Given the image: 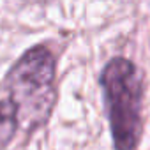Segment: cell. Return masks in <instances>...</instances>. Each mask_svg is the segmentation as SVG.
<instances>
[{
	"label": "cell",
	"mask_w": 150,
	"mask_h": 150,
	"mask_svg": "<svg viewBox=\"0 0 150 150\" xmlns=\"http://www.w3.org/2000/svg\"><path fill=\"white\" fill-rule=\"evenodd\" d=\"M55 57L46 46L25 51L4 80L7 101L13 104L18 125L34 131L46 124L57 103Z\"/></svg>",
	"instance_id": "obj_1"
},
{
	"label": "cell",
	"mask_w": 150,
	"mask_h": 150,
	"mask_svg": "<svg viewBox=\"0 0 150 150\" xmlns=\"http://www.w3.org/2000/svg\"><path fill=\"white\" fill-rule=\"evenodd\" d=\"M99 83L104 94L115 150H136L143 129V81L138 67L124 57H115L104 65Z\"/></svg>",
	"instance_id": "obj_2"
},
{
	"label": "cell",
	"mask_w": 150,
	"mask_h": 150,
	"mask_svg": "<svg viewBox=\"0 0 150 150\" xmlns=\"http://www.w3.org/2000/svg\"><path fill=\"white\" fill-rule=\"evenodd\" d=\"M18 127L20 125L13 104L7 99L0 101V150H4L9 145Z\"/></svg>",
	"instance_id": "obj_3"
},
{
	"label": "cell",
	"mask_w": 150,
	"mask_h": 150,
	"mask_svg": "<svg viewBox=\"0 0 150 150\" xmlns=\"http://www.w3.org/2000/svg\"><path fill=\"white\" fill-rule=\"evenodd\" d=\"M25 4H48L51 0H23Z\"/></svg>",
	"instance_id": "obj_4"
}]
</instances>
